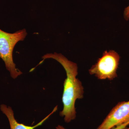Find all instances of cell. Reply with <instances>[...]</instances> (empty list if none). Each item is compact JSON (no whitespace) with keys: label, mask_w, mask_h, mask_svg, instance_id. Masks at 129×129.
I'll list each match as a JSON object with an SVG mask.
<instances>
[{"label":"cell","mask_w":129,"mask_h":129,"mask_svg":"<svg viewBox=\"0 0 129 129\" xmlns=\"http://www.w3.org/2000/svg\"><path fill=\"white\" fill-rule=\"evenodd\" d=\"M57 109L58 106H56L52 112L40 122L34 126H29L18 122L14 117V112L11 107L4 104L0 105V110L6 116L9 121L10 129H35L43 124L51 115L57 111Z\"/></svg>","instance_id":"5"},{"label":"cell","mask_w":129,"mask_h":129,"mask_svg":"<svg viewBox=\"0 0 129 129\" xmlns=\"http://www.w3.org/2000/svg\"><path fill=\"white\" fill-rule=\"evenodd\" d=\"M27 35L25 29L13 34L7 33L0 29V58L5 62L7 69L13 79L22 74L20 70L16 68V64L13 61V49L19 41L24 39Z\"/></svg>","instance_id":"2"},{"label":"cell","mask_w":129,"mask_h":129,"mask_svg":"<svg viewBox=\"0 0 129 129\" xmlns=\"http://www.w3.org/2000/svg\"><path fill=\"white\" fill-rule=\"evenodd\" d=\"M129 121V101L119 103L96 129H113Z\"/></svg>","instance_id":"4"},{"label":"cell","mask_w":129,"mask_h":129,"mask_svg":"<svg viewBox=\"0 0 129 129\" xmlns=\"http://www.w3.org/2000/svg\"><path fill=\"white\" fill-rule=\"evenodd\" d=\"M56 129H67L66 128H64V127L62 125H58L56 127Z\"/></svg>","instance_id":"8"},{"label":"cell","mask_w":129,"mask_h":129,"mask_svg":"<svg viewBox=\"0 0 129 129\" xmlns=\"http://www.w3.org/2000/svg\"><path fill=\"white\" fill-rule=\"evenodd\" d=\"M120 59V56L115 51H105L89 70V73L99 79L112 80L117 77V72Z\"/></svg>","instance_id":"3"},{"label":"cell","mask_w":129,"mask_h":129,"mask_svg":"<svg viewBox=\"0 0 129 129\" xmlns=\"http://www.w3.org/2000/svg\"><path fill=\"white\" fill-rule=\"evenodd\" d=\"M129 125V121L126 123L123 124L119 126H117V127H115L113 129H124L125 128V127Z\"/></svg>","instance_id":"7"},{"label":"cell","mask_w":129,"mask_h":129,"mask_svg":"<svg viewBox=\"0 0 129 129\" xmlns=\"http://www.w3.org/2000/svg\"><path fill=\"white\" fill-rule=\"evenodd\" d=\"M42 58L44 60L52 58L56 60L65 70L67 78L63 83V108L60 112V115L64 118V122L69 123L76 118L75 102L77 99H83L84 92L81 81L76 77L78 75V65L61 53L56 52L46 54Z\"/></svg>","instance_id":"1"},{"label":"cell","mask_w":129,"mask_h":129,"mask_svg":"<svg viewBox=\"0 0 129 129\" xmlns=\"http://www.w3.org/2000/svg\"><path fill=\"white\" fill-rule=\"evenodd\" d=\"M124 129H129V127H128V128H126V129L124 128Z\"/></svg>","instance_id":"9"},{"label":"cell","mask_w":129,"mask_h":129,"mask_svg":"<svg viewBox=\"0 0 129 129\" xmlns=\"http://www.w3.org/2000/svg\"><path fill=\"white\" fill-rule=\"evenodd\" d=\"M124 18L126 21L129 20V5L125 8L123 12Z\"/></svg>","instance_id":"6"}]
</instances>
